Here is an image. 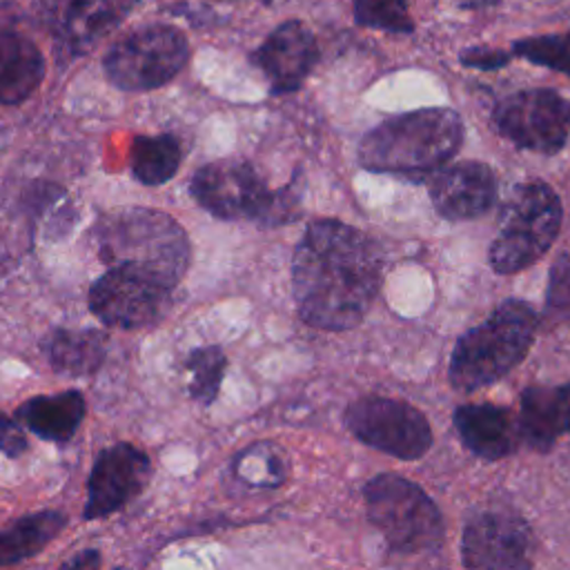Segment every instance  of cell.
Masks as SVG:
<instances>
[{"instance_id": "obj_23", "label": "cell", "mask_w": 570, "mask_h": 570, "mask_svg": "<svg viewBox=\"0 0 570 570\" xmlns=\"http://www.w3.org/2000/svg\"><path fill=\"white\" fill-rule=\"evenodd\" d=\"M129 165L142 185H165L180 167V145L169 134L136 136L131 140Z\"/></svg>"}, {"instance_id": "obj_8", "label": "cell", "mask_w": 570, "mask_h": 570, "mask_svg": "<svg viewBox=\"0 0 570 570\" xmlns=\"http://www.w3.org/2000/svg\"><path fill=\"white\" fill-rule=\"evenodd\" d=\"M189 60L185 36L169 24H147L120 38L105 56L107 80L122 91H149L167 85Z\"/></svg>"}, {"instance_id": "obj_11", "label": "cell", "mask_w": 570, "mask_h": 570, "mask_svg": "<svg viewBox=\"0 0 570 570\" xmlns=\"http://www.w3.org/2000/svg\"><path fill=\"white\" fill-rule=\"evenodd\" d=\"M171 287L125 267H109L89 287V309L109 327L136 330L160 321L169 307Z\"/></svg>"}, {"instance_id": "obj_31", "label": "cell", "mask_w": 570, "mask_h": 570, "mask_svg": "<svg viewBox=\"0 0 570 570\" xmlns=\"http://www.w3.org/2000/svg\"><path fill=\"white\" fill-rule=\"evenodd\" d=\"M258 2H263V4H269V2H272V0H258Z\"/></svg>"}, {"instance_id": "obj_7", "label": "cell", "mask_w": 570, "mask_h": 570, "mask_svg": "<svg viewBox=\"0 0 570 570\" xmlns=\"http://www.w3.org/2000/svg\"><path fill=\"white\" fill-rule=\"evenodd\" d=\"M561 200L541 180H528L512 189L499 234L490 247V265L499 274H514L539 261L561 229Z\"/></svg>"}, {"instance_id": "obj_9", "label": "cell", "mask_w": 570, "mask_h": 570, "mask_svg": "<svg viewBox=\"0 0 570 570\" xmlns=\"http://www.w3.org/2000/svg\"><path fill=\"white\" fill-rule=\"evenodd\" d=\"M343 421L361 443L403 461L421 459L432 445L428 419L399 399L363 396L347 405Z\"/></svg>"}, {"instance_id": "obj_28", "label": "cell", "mask_w": 570, "mask_h": 570, "mask_svg": "<svg viewBox=\"0 0 570 570\" xmlns=\"http://www.w3.org/2000/svg\"><path fill=\"white\" fill-rule=\"evenodd\" d=\"M510 60V56L501 49H488V47H470L465 51H461V62L465 67H474V69H483V71H492L499 67H505Z\"/></svg>"}, {"instance_id": "obj_27", "label": "cell", "mask_w": 570, "mask_h": 570, "mask_svg": "<svg viewBox=\"0 0 570 570\" xmlns=\"http://www.w3.org/2000/svg\"><path fill=\"white\" fill-rule=\"evenodd\" d=\"M543 312L550 325L570 323V256L568 254H559L550 267Z\"/></svg>"}, {"instance_id": "obj_17", "label": "cell", "mask_w": 570, "mask_h": 570, "mask_svg": "<svg viewBox=\"0 0 570 570\" xmlns=\"http://www.w3.org/2000/svg\"><path fill=\"white\" fill-rule=\"evenodd\" d=\"M454 428L468 450L485 461H499L517 450L519 421L508 407L468 403L454 410Z\"/></svg>"}, {"instance_id": "obj_1", "label": "cell", "mask_w": 570, "mask_h": 570, "mask_svg": "<svg viewBox=\"0 0 570 570\" xmlns=\"http://www.w3.org/2000/svg\"><path fill=\"white\" fill-rule=\"evenodd\" d=\"M383 278L372 238L334 218L305 227L292 256V294L298 316L318 330L343 332L363 321Z\"/></svg>"}, {"instance_id": "obj_15", "label": "cell", "mask_w": 570, "mask_h": 570, "mask_svg": "<svg viewBox=\"0 0 570 570\" xmlns=\"http://www.w3.org/2000/svg\"><path fill=\"white\" fill-rule=\"evenodd\" d=\"M252 58L267 78L269 91L283 96L296 91L312 73L318 60V45L301 20H285L263 40Z\"/></svg>"}, {"instance_id": "obj_24", "label": "cell", "mask_w": 570, "mask_h": 570, "mask_svg": "<svg viewBox=\"0 0 570 570\" xmlns=\"http://www.w3.org/2000/svg\"><path fill=\"white\" fill-rule=\"evenodd\" d=\"M185 365L191 372V381H189L191 399L200 401L203 405H209L218 396L223 372L227 365L223 350L216 345L198 347L189 352Z\"/></svg>"}, {"instance_id": "obj_19", "label": "cell", "mask_w": 570, "mask_h": 570, "mask_svg": "<svg viewBox=\"0 0 570 570\" xmlns=\"http://www.w3.org/2000/svg\"><path fill=\"white\" fill-rule=\"evenodd\" d=\"M45 78L40 49L16 31H0V105L27 100Z\"/></svg>"}, {"instance_id": "obj_22", "label": "cell", "mask_w": 570, "mask_h": 570, "mask_svg": "<svg viewBox=\"0 0 570 570\" xmlns=\"http://www.w3.org/2000/svg\"><path fill=\"white\" fill-rule=\"evenodd\" d=\"M67 525L62 512L45 510L27 514L0 530V566H11L38 554Z\"/></svg>"}, {"instance_id": "obj_18", "label": "cell", "mask_w": 570, "mask_h": 570, "mask_svg": "<svg viewBox=\"0 0 570 570\" xmlns=\"http://www.w3.org/2000/svg\"><path fill=\"white\" fill-rule=\"evenodd\" d=\"M517 421L519 434L530 448L539 452L550 450L552 443L570 430V383L557 387H525Z\"/></svg>"}, {"instance_id": "obj_29", "label": "cell", "mask_w": 570, "mask_h": 570, "mask_svg": "<svg viewBox=\"0 0 570 570\" xmlns=\"http://www.w3.org/2000/svg\"><path fill=\"white\" fill-rule=\"evenodd\" d=\"M29 448L24 432L4 414H0V450L9 456V459H18L20 454H24Z\"/></svg>"}, {"instance_id": "obj_6", "label": "cell", "mask_w": 570, "mask_h": 570, "mask_svg": "<svg viewBox=\"0 0 570 570\" xmlns=\"http://www.w3.org/2000/svg\"><path fill=\"white\" fill-rule=\"evenodd\" d=\"M372 525L401 557H428L443 543V519L434 501L405 476L379 474L363 488Z\"/></svg>"}, {"instance_id": "obj_26", "label": "cell", "mask_w": 570, "mask_h": 570, "mask_svg": "<svg viewBox=\"0 0 570 570\" xmlns=\"http://www.w3.org/2000/svg\"><path fill=\"white\" fill-rule=\"evenodd\" d=\"M514 53L530 62L570 73V31L557 36H539L514 42Z\"/></svg>"}, {"instance_id": "obj_21", "label": "cell", "mask_w": 570, "mask_h": 570, "mask_svg": "<svg viewBox=\"0 0 570 570\" xmlns=\"http://www.w3.org/2000/svg\"><path fill=\"white\" fill-rule=\"evenodd\" d=\"M51 367L65 376L94 374L107 354V336L96 330H56L42 343Z\"/></svg>"}, {"instance_id": "obj_5", "label": "cell", "mask_w": 570, "mask_h": 570, "mask_svg": "<svg viewBox=\"0 0 570 570\" xmlns=\"http://www.w3.org/2000/svg\"><path fill=\"white\" fill-rule=\"evenodd\" d=\"M189 191L216 218L256 220L267 227L294 220L301 203L294 180L283 189H269L247 160L236 158H220L196 169Z\"/></svg>"}, {"instance_id": "obj_3", "label": "cell", "mask_w": 570, "mask_h": 570, "mask_svg": "<svg viewBox=\"0 0 570 570\" xmlns=\"http://www.w3.org/2000/svg\"><path fill=\"white\" fill-rule=\"evenodd\" d=\"M461 142V116L448 107H425L372 127L361 138L358 163L370 171L421 178L445 167Z\"/></svg>"}, {"instance_id": "obj_12", "label": "cell", "mask_w": 570, "mask_h": 570, "mask_svg": "<svg viewBox=\"0 0 570 570\" xmlns=\"http://www.w3.org/2000/svg\"><path fill=\"white\" fill-rule=\"evenodd\" d=\"M461 561L479 570H517L532 566V534L512 512L485 510L468 519L461 534Z\"/></svg>"}, {"instance_id": "obj_30", "label": "cell", "mask_w": 570, "mask_h": 570, "mask_svg": "<svg viewBox=\"0 0 570 570\" xmlns=\"http://www.w3.org/2000/svg\"><path fill=\"white\" fill-rule=\"evenodd\" d=\"M100 563V554L96 550H85L71 559H67L65 568H96Z\"/></svg>"}, {"instance_id": "obj_13", "label": "cell", "mask_w": 570, "mask_h": 570, "mask_svg": "<svg viewBox=\"0 0 570 570\" xmlns=\"http://www.w3.org/2000/svg\"><path fill=\"white\" fill-rule=\"evenodd\" d=\"M151 479L149 456L131 443H116L98 452L87 479V521L109 517L136 499Z\"/></svg>"}, {"instance_id": "obj_4", "label": "cell", "mask_w": 570, "mask_h": 570, "mask_svg": "<svg viewBox=\"0 0 570 570\" xmlns=\"http://www.w3.org/2000/svg\"><path fill=\"white\" fill-rule=\"evenodd\" d=\"M534 332V309L517 298L503 301L481 325L456 341L448 365L452 387L472 392L503 379L523 361Z\"/></svg>"}, {"instance_id": "obj_20", "label": "cell", "mask_w": 570, "mask_h": 570, "mask_svg": "<svg viewBox=\"0 0 570 570\" xmlns=\"http://www.w3.org/2000/svg\"><path fill=\"white\" fill-rule=\"evenodd\" d=\"M16 414L36 436L53 443H67L85 419V399L78 390L33 396L27 399Z\"/></svg>"}, {"instance_id": "obj_2", "label": "cell", "mask_w": 570, "mask_h": 570, "mask_svg": "<svg viewBox=\"0 0 570 570\" xmlns=\"http://www.w3.org/2000/svg\"><path fill=\"white\" fill-rule=\"evenodd\" d=\"M91 240L102 263L151 276L174 289L189 267V238L165 212L120 207L98 218Z\"/></svg>"}, {"instance_id": "obj_14", "label": "cell", "mask_w": 570, "mask_h": 570, "mask_svg": "<svg viewBox=\"0 0 570 570\" xmlns=\"http://www.w3.org/2000/svg\"><path fill=\"white\" fill-rule=\"evenodd\" d=\"M140 0H45L42 20L56 47L67 56H82L111 33Z\"/></svg>"}, {"instance_id": "obj_25", "label": "cell", "mask_w": 570, "mask_h": 570, "mask_svg": "<svg viewBox=\"0 0 570 570\" xmlns=\"http://www.w3.org/2000/svg\"><path fill=\"white\" fill-rule=\"evenodd\" d=\"M354 20L361 27L392 33H410L414 29L407 0H354Z\"/></svg>"}, {"instance_id": "obj_16", "label": "cell", "mask_w": 570, "mask_h": 570, "mask_svg": "<svg viewBox=\"0 0 570 570\" xmlns=\"http://www.w3.org/2000/svg\"><path fill=\"white\" fill-rule=\"evenodd\" d=\"M430 198L439 216L448 220H470L483 216L497 198V178L483 163L468 160L434 171Z\"/></svg>"}, {"instance_id": "obj_10", "label": "cell", "mask_w": 570, "mask_h": 570, "mask_svg": "<svg viewBox=\"0 0 570 570\" xmlns=\"http://www.w3.org/2000/svg\"><path fill=\"white\" fill-rule=\"evenodd\" d=\"M492 122L521 149L557 154L570 136V100L554 89H525L503 98Z\"/></svg>"}]
</instances>
